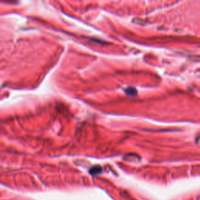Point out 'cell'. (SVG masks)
<instances>
[{"mask_svg": "<svg viewBox=\"0 0 200 200\" xmlns=\"http://www.w3.org/2000/svg\"><path fill=\"white\" fill-rule=\"evenodd\" d=\"M126 93L130 96H135V95H136L137 92L134 88H128V89H126Z\"/></svg>", "mask_w": 200, "mask_h": 200, "instance_id": "cell-1", "label": "cell"}]
</instances>
